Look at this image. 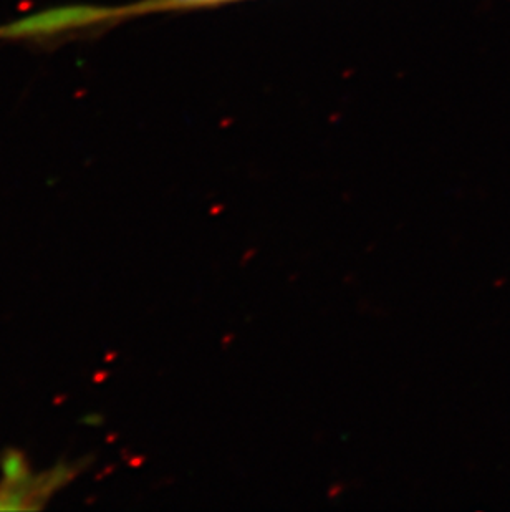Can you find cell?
<instances>
[{
    "instance_id": "cell-1",
    "label": "cell",
    "mask_w": 510,
    "mask_h": 512,
    "mask_svg": "<svg viewBox=\"0 0 510 512\" xmlns=\"http://www.w3.org/2000/svg\"><path fill=\"white\" fill-rule=\"evenodd\" d=\"M85 461L78 463H57L49 471L32 474L22 481H0V511H37L44 508L47 501L75 479L85 468Z\"/></svg>"
},
{
    "instance_id": "cell-3",
    "label": "cell",
    "mask_w": 510,
    "mask_h": 512,
    "mask_svg": "<svg viewBox=\"0 0 510 512\" xmlns=\"http://www.w3.org/2000/svg\"><path fill=\"white\" fill-rule=\"evenodd\" d=\"M0 469H2V479L5 481H22L34 474L24 451L17 450V448L4 450L0 456Z\"/></svg>"
},
{
    "instance_id": "cell-2",
    "label": "cell",
    "mask_w": 510,
    "mask_h": 512,
    "mask_svg": "<svg viewBox=\"0 0 510 512\" xmlns=\"http://www.w3.org/2000/svg\"><path fill=\"white\" fill-rule=\"evenodd\" d=\"M236 0H138L121 7H100L83 5V22L87 29L120 22L140 15L161 14V12H179V10L207 9L216 5L229 4Z\"/></svg>"
}]
</instances>
